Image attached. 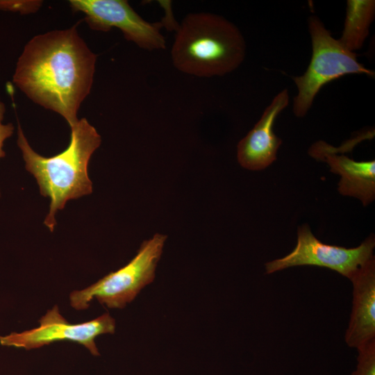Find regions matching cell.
Masks as SVG:
<instances>
[{
  "instance_id": "obj_1",
  "label": "cell",
  "mask_w": 375,
  "mask_h": 375,
  "mask_svg": "<svg viewBox=\"0 0 375 375\" xmlns=\"http://www.w3.org/2000/svg\"><path fill=\"white\" fill-rule=\"evenodd\" d=\"M76 25L33 38L19 58L15 84L32 101L62 115L70 128L90 93L97 56Z\"/></svg>"
},
{
  "instance_id": "obj_2",
  "label": "cell",
  "mask_w": 375,
  "mask_h": 375,
  "mask_svg": "<svg viewBox=\"0 0 375 375\" xmlns=\"http://www.w3.org/2000/svg\"><path fill=\"white\" fill-rule=\"evenodd\" d=\"M17 135V144L26 170L35 178L40 194L51 200L44 223L52 232L56 224V212L62 210L67 201L92 192L88 166L91 156L101 144V136L83 118L71 127L70 142L65 150L51 157H44L29 145L19 123Z\"/></svg>"
},
{
  "instance_id": "obj_3",
  "label": "cell",
  "mask_w": 375,
  "mask_h": 375,
  "mask_svg": "<svg viewBox=\"0 0 375 375\" xmlns=\"http://www.w3.org/2000/svg\"><path fill=\"white\" fill-rule=\"evenodd\" d=\"M245 55V40L238 28L210 12L188 14L176 28L171 50L177 70L203 78L233 72Z\"/></svg>"
},
{
  "instance_id": "obj_4",
  "label": "cell",
  "mask_w": 375,
  "mask_h": 375,
  "mask_svg": "<svg viewBox=\"0 0 375 375\" xmlns=\"http://www.w3.org/2000/svg\"><path fill=\"white\" fill-rule=\"evenodd\" d=\"M312 43V57L305 73L292 79L298 93L293 99L295 116H305L314 99L327 83L350 74H364L374 76V72L357 60L356 54L346 49L333 38L322 21L316 16L308 19Z\"/></svg>"
},
{
  "instance_id": "obj_5",
  "label": "cell",
  "mask_w": 375,
  "mask_h": 375,
  "mask_svg": "<svg viewBox=\"0 0 375 375\" xmlns=\"http://www.w3.org/2000/svg\"><path fill=\"white\" fill-rule=\"evenodd\" d=\"M166 238L165 235L155 234L142 243L137 254L128 264L90 286L71 292V306L77 310H85L90 302L96 299L109 308H124L154 280Z\"/></svg>"
},
{
  "instance_id": "obj_6",
  "label": "cell",
  "mask_w": 375,
  "mask_h": 375,
  "mask_svg": "<svg viewBox=\"0 0 375 375\" xmlns=\"http://www.w3.org/2000/svg\"><path fill=\"white\" fill-rule=\"evenodd\" d=\"M374 235L354 248L327 244L319 240L308 225L304 224L298 228L294 249L281 258L267 262L265 272L270 274L292 267L310 265L328 268L350 280L374 256Z\"/></svg>"
},
{
  "instance_id": "obj_7",
  "label": "cell",
  "mask_w": 375,
  "mask_h": 375,
  "mask_svg": "<svg viewBox=\"0 0 375 375\" xmlns=\"http://www.w3.org/2000/svg\"><path fill=\"white\" fill-rule=\"evenodd\" d=\"M38 327L21 333L12 332L0 336V344L6 347L38 349L57 341H72L83 345L93 356H99L95 338L102 334H112L115 320L109 313L81 324L69 323L60 312L57 305L39 319Z\"/></svg>"
},
{
  "instance_id": "obj_8",
  "label": "cell",
  "mask_w": 375,
  "mask_h": 375,
  "mask_svg": "<svg viewBox=\"0 0 375 375\" xmlns=\"http://www.w3.org/2000/svg\"><path fill=\"white\" fill-rule=\"evenodd\" d=\"M74 12L85 15V21L95 31H108L119 28L124 38L139 47L148 50L166 48L160 33L161 23H150L142 18L124 0H70Z\"/></svg>"
},
{
  "instance_id": "obj_9",
  "label": "cell",
  "mask_w": 375,
  "mask_h": 375,
  "mask_svg": "<svg viewBox=\"0 0 375 375\" xmlns=\"http://www.w3.org/2000/svg\"><path fill=\"white\" fill-rule=\"evenodd\" d=\"M356 141L354 139L345 142L340 147V155L334 147L318 141L310 147L308 153L317 160L327 162L332 172L341 176L338 183L340 194L358 198L367 206L375 198V160L356 161L343 153L351 149Z\"/></svg>"
},
{
  "instance_id": "obj_10",
  "label": "cell",
  "mask_w": 375,
  "mask_h": 375,
  "mask_svg": "<svg viewBox=\"0 0 375 375\" xmlns=\"http://www.w3.org/2000/svg\"><path fill=\"white\" fill-rule=\"evenodd\" d=\"M288 103V91L284 89L273 99L253 128L239 142L237 157L242 167L260 170L276 159L282 140L274 134L273 127L276 117Z\"/></svg>"
},
{
  "instance_id": "obj_11",
  "label": "cell",
  "mask_w": 375,
  "mask_h": 375,
  "mask_svg": "<svg viewBox=\"0 0 375 375\" xmlns=\"http://www.w3.org/2000/svg\"><path fill=\"white\" fill-rule=\"evenodd\" d=\"M353 303L345 342L350 347L375 340V258L372 257L350 279Z\"/></svg>"
},
{
  "instance_id": "obj_12",
  "label": "cell",
  "mask_w": 375,
  "mask_h": 375,
  "mask_svg": "<svg viewBox=\"0 0 375 375\" xmlns=\"http://www.w3.org/2000/svg\"><path fill=\"white\" fill-rule=\"evenodd\" d=\"M344 29L340 42L353 52L360 49L369 34L375 15L374 0H348Z\"/></svg>"
},
{
  "instance_id": "obj_13",
  "label": "cell",
  "mask_w": 375,
  "mask_h": 375,
  "mask_svg": "<svg viewBox=\"0 0 375 375\" xmlns=\"http://www.w3.org/2000/svg\"><path fill=\"white\" fill-rule=\"evenodd\" d=\"M357 366L352 375H375V340L357 349Z\"/></svg>"
},
{
  "instance_id": "obj_14",
  "label": "cell",
  "mask_w": 375,
  "mask_h": 375,
  "mask_svg": "<svg viewBox=\"0 0 375 375\" xmlns=\"http://www.w3.org/2000/svg\"><path fill=\"white\" fill-rule=\"evenodd\" d=\"M4 112V103L0 101V158H3L6 156V153L3 150V142L6 139L12 135L14 130V127L12 124H2Z\"/></svg>"
},
{
  "instance_id": "obj_15",
  "label": "cell",
  "mask_w": 375,
  "mask_h": 375,
  "mask_svg": "<svg viewBox=\"0 0 375 375\" xmlns=\"http://www.w3.org/2000/svg\"><path fill=\"white\" fill-rule=\"evenodd\" d=\"M38 3L35 1L34 3H26L22 1H0V9L1 10H19L22 11V10H25L28 9L30 10V8H37Z\"/></svg>"
}]
</instances>
